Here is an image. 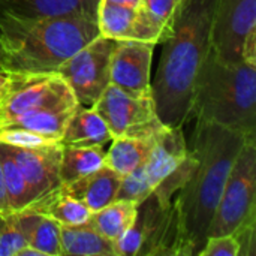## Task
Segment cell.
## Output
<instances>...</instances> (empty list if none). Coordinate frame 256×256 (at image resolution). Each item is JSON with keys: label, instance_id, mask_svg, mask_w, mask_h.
Wrapping results in <instances>:
<instances>
[{"label": "cell", "instance_id": "21", "mask_svg": "<svg viewBox=\"0 0 256 256\" xmlns=\"http://www.w3.org/2000/svg\"><path fill=\"white\" fill-rule=\"evenodd\" d=\"M138 214V204L128 200H116L106 207L93 212L88 224L105 238L117 242L135 224Z\"/></svg>", "mask_w": 256, "mask_h": 256}, {"label": "cell", "instance_id": "15", "mask_svg": "<svg viewBox=\"0 0 256 256\" xmlns=\"http://www.w3.org/2000/svg\"><path fill=\"white\" fill-rule=\"evenodd\" d=\"M122 180L123 177L120 174H117L110 166L104 165L98 171L70 184L62 186L70 196L81 201L93 213L117 200Z\"/></svg>", "mask_w": 256, "mask_h": 256}, {"label": "cell", "instance_id": "33", "mask_svg": "<svg viewBox=\"0 0 256 256\" xmlns=\"http://www.w3.org/2000/svg\"><path fill=\"white\" fill-rule=\"evenodd\" d=\"M108 2L123 4V6H129V8H135V9L141 4V0H108Z\"/></svg>", "mask_w": 256, "mask_h": 256}, {"label": "cell", "instance_id": "1", "mask_svg": "<svg viewBox=\"0 0 256 256\" xmlns=\"http://www.w3.org/2000/svg\"><path fill=\"white\" fill-rule=\"evenodd\" d=\"M248 140L240 130L196 122L192 136L190 168L176 194V255H200L220 200L228 174Z\"/></svg>", "mask_w": 256, "mask_h": 256}, {"label": "cell", "instance_id": "11", "mask_svg": "<svg viewBox=\"0 0 256 256\" xmlns=\"http://www.w3.org/2000/svg\"><path fill=\"white\" fill-rule=\"evenodd\" d=\"M154 46L132 39L116 40L110 62V82L132 94L152 93L150 69Z\"/></svg>", "mask_w": 256, "mask_h": 256}, {"label": "cell", "instance_id": "8", "mask_svg": "<svg viewBox=\"0 0 256 256\" xmlns=\"http://www.w3.org/2000/svg\"><path fill=\"white\" fill-rule=\"evenodd\" d=\"M92 108L102 117L112 138L147 136L165 126L156 114L152 93L132 94L111 82Z\"/></svg>", "mask_w": 256, "mask_h": 256}, {"label": "cell", "instance_id": "18", "mask_svg": "<svg viewBox=\"0 0 256 256\" xmlns=\"http://www.w3.org/2000/svg\"><path fill=\"white\" fill-rule=\"evenodd\" d=\"M12 214L27 244L40 250L45 256H62L60 225L56 220L32 210Z\"/></svg>", "mask_w": 256, "mask_h": 256}, {"label": "cell", "instance_id": "29", "mask_svg": "<svg viewBox=\"0 0 256 256\" xmlns=\"http://www.w3.org/2000/svg\"><path fill=\"white\" fill-rule=\"evenodd\" d=\"M242 62L256 68V28L250 30L242 46Z\"/></svg>", "mask_w": 256, "mask_h": 256}, {"label": "cell", "instance_id": "22", "mask_svg": "<svg viewBox=\"0 0 256 256\" xmlns=\"http://www.w3.org/2000/svg\"><path fill=\"white\" fill-rule=\"evenodd\" d=\"M105 165V150L102 147H72L62 146L58 176L63 186L70 184Z\"/></svg>", "mask_w": 256, "mask_h": 256}, {"label": "cell", "instance_id": "20", "mask_svg": "<svg viewBox=\"0 0 256 256\" xmlns=\"http://www.w3.org/2000/svg\"><path fill=\"white\" fill-rule=\"evenodd\" d=\"M26 210L45 214L58 225H81L88 222L92 212L78 200L70 196L63 186L32 202Z\"/></svg>", "mask_w": 256, "mask_h": 256}, {"label": "cell", "instance_id": "2", "mask_svg": "<svg viewBox=\"0 0 256 256\" xmlns=\"http://www.w3.org/2000/svg\"><path fill=\"white\" fill-rule=\"evenodd\" d=\"M216 0H182L153 78L152 94L159 120L168 128L189 120L198 69L212 46Z\"/></svg>", "mask_w": 256, "mask_h": 256}, {"label": "cell", "instance_id": "12", "mask_svg": "<svg viewBox=\"0 0 256 256\" xmlns=\"http://www.w3.org/2000/svg\"><path fill=\"white\" fill-rule=\"evenodd\" d=\"M8 148L30 188L33 202L62 186L58 176L62 144L40 148L8 146Z\"/></svg>", "mask_w": 256, "mask_h": 256}, {"label": "cell", "instance_id": "9", "mask_svg": "<svg viewBox=\"0 0 256 256\" xmlns=\"http://www.w3.org/2000/svg\"><path fill=\"white\" fill-rule=\"evenodd\" d=\"M116 40L98 36L70 56L57 72L82 106H93L110 84V62Z\"/></svg>", "mask_w": 256, "mask_h": 256}, {"label": "cell", "instance_id": "28", "mask_svg": "<svg viewBox=\"0 0 256 256\" xmlns=\"http://www.w3.org/2000/svg\"><path fill=\"white\" fill-rule=\"evenodd\" d=\"M240 243L234 234L207 237L200 256H238Z\"/></svg>", "mask_w": 256, "mask_h": 256}, {"label": "cell", "instance_id": "23", "mask_svg": "<svg viewBox=\"0 0 256 256\" xmlns=\"http://www.w3.org/2000/svg\"><path fill=\"white\" fill-rule=\"evenodd\" d=\"M75 108H70V110H38V111L24 112V114H20L16 117L2 122L0 129L21 128V129H27V130L36 132V134H40L45 136H51V138H56L60 141L63 129Z\"/></svg>", "mask_w": 256, "mask_h": 256}, {"label": "cell", "instance_id": "26", "mask_svg": "<svg viewBox=\"0 0 256 256\" xmlns=\"http://www.w3.org/2000/svg\"><path fill=\"white\" fill-rule=\"evenodd\" d=\"M0 142L12 147L22 148H40L50 146H58L60 141L51 136H45L21 128H3L0 129Z\"/></svg>", "mask_w": 256, "mask_h": 256}, {"label": "cell", "instance_id": "34", "mask_svg": "<svg viewBox=\"0 0 256 256\" xmlns=\"http://www.w3.org/2000/svg\"><path fill=\"white\" fill-rule=\"evenodd\" d=\"M2 60H3V52H2V45H0V69H2Z\"/></svg>", "mask_w": 256, "mask_h": 256}, {"label": "cell", "instance_id": "24", "mask_svg": "<svg viewBox=\"0 0 256 256\" xmlns=\"http://www.w3.org/2000/svg\"><path fill=\"white\" fill-rule=\"evenodd\" d=\"M0 165L3 172V182H4V190L8 196V206L10 213H18L26 210L32 202L33 196L30 192V188L15 162L14 156L10 154L6 144L0 142Z\"/></svg>", "mask_w": 256, "mask_h": 256}, {"label": "cell", "instance_id": "19", "mask_svg": "<svg viewBox=\"0 0 256 256\" xmlns=\"http://www.w3.org/2000/svg\"><path fill=\"white\" fill-rule=\"evenodd\" d=\"M62 256H116L114 242L99 234L88 222L60 225Z\"/></svg>", "mask_w": 256, "mask_h": 256}, {"label": "cell", "instance_id": "4", "mask_svg": "<svg viewBox=\"0 0 256 256\" xmlns=\"http://www.w3.org/2000/svg\"><path fill=\"white\" fill-rule=\"evenodd\" d=\"M190 118L256 136V68L225 62L210 48L195 78Z\"/></svg>", "mask_w": 256, "mask_h": 256}, {"label": "cell", "instance_id": "25", "mask_svg": "<svg viewBox=\"0 0 256 256\" xmlns=\"http://www.w3.org/2000/svg\"><path fill=\"white\" fill-rule=\"evenodd\" d=\"M135 8L111 3L108 0H99L96 14L99 34L114 40L128 39L135 18Z\"/></svg>", "mask_w": 256, "mask_h": 256}, {"label": "cell", "instance_id": "17", "mask_svg": "<svg viewBox=\"0 0 256 256\" xmlns=\"http://www.w3.org/2000/svg\"><path fill=\"white\" fill-rule=\"evenodd\" d=\"M165 128L166 126H164L159 132L147 136L112 138L110 148L105 152V165L122 177L129 176L148 158Z\"/></svg>", "mask_w": 256, "mask_h": 256}, {"label": "cell", "instance_id": "6", "mask_svg": "<svg viewBox=\"0 0 256 256\" xmlns=\"http://www.w3.org/2000/svg\"><path fill=\"white\" fill-rule=\"evenodd\" d=\"M76 105L78 100L58 72L14 74L0 94V123L30 111L70 110Z\"/></svg>", "mask_w": 256, "mask_h": 256}, {"label": "cell", "instance_id": "5", "mask_svg": "<svg viewBox=\"0 0 256 256\" xmlns=\"http://www.w3.org/2000/svg\"><path fill=\"white\" fill-rule=\"evenodd\" d=\"M255 188L256 140H248L228 174L207 237L236 234L255 219Z\"/></svg>", "mask_w": 256, "mask_h": 256}, {"label": "cell", "instance_id": "31", "mask_svg": "<svg viewBox=\"0 0 256 256\" xmlns=\"http://www.w3.org/2000/svg\"><path fill=\"white\" fill-rule=\"evenodd\" d=\"M15 256H45L40 250H38V249H34L33 246H30V244H26L24 248H21L18 252H16V255Z\"/></svg>", "mask_w": 256, "mask_h": 256}, {"label": "cell", "instance_id": "16", "mask_svg": "<svg viewBox=\"0 0 256 256\" xmlns=\"http://www.w3.org/2000/svg\"><path fill=\"white\" fill-rule=\"evenodd\" d=\"M112 141V135L102 117L92 108L78 105L70 114L62 138V146L72 147H104Z\"/></svg>", "mask_w": 256, "mask_h": 256}, {"label": "cell", "instance_id": "30", "mask_svg": "<svg viewBox=\"0 0 256 256\" xmlns=\"http://www.w3.org/2000/svg\"><path fill=\"white\" fill-rule=\"evenodd\" d=\"M0 213H10V212H9V206H8L6 190H4V182H3L2 165H0Z\"/></svg>", "mask_w": 256, "mask_h": 256}, {"label": "cell", "instance_id": "10", "mask_svg": "<svg viewBox=\"0 0 256 256\" xmlns=\"http://www.w3.org/2000/svg\"><path fill=\"white\" fill-rule=\"evenodd\" d=\"M256 28V0H216L212 50L225 62H242L246 34Z\"/></svg>", "mask_w": 256, "mask_h": 256}, {"label": "cell", "instance_id": "13", "mask_svg": "<svg viewBox=\"0 0 256 256\" xmlns=\"http://www.w3.org/2000/svg\"><path fill=\"white\" fill-rule=\"evenodd\" d=\"M180 4L182 0H141L128 39L154 45L164 42L172 28Z\"/></svg>", "mask_w": 256, "mask_h": 256}, {"label": "cell", "instance_id": "3", "mask_svg": "<svg viewBox=\"0 0 256 256\" xmlns=\"http://www.w3.org/2000/svg\"><path fill=\"white\" fill-rule=\"evenodd\" d=\"M98 36V24L88 18H28L0 12L2 69L10 74L57 72Z\"/></svg>", "mask_w": 256, "mask_h": 256}, {"label": "cell", "instance_id": "32", "mask_svg": "<svg viewBox=\"0 0 256 256\" xmlns=\"http://www.w3.org/2000/svg\"><path fill=\"white\" fill-rule=\"evenodd\" d=\"M12 75H14V74L0 69V94H2V93L4 92V88L9 86V82H10V80H12Z\"/></svg>", "mask_w": 256, "mask_h": 256}, {"label": "cell", "instance_id": "14", "mask_svg": "<svg viewBox=\"0 0 256 256\" xmlns=\"http://www.w3.org/2000/svg\"><path fill=\"white\" fill-rule=\"evenodd\" d=\"M99 0H0V12L28 18L78 16L96 21Z\"/></svg>", "mask_w": 256, "mask_h": 256}, {"label": "cell", "instance_id": "7", "mask_svg": "<svg viewBox=\"0 0 256 256\" xmlns=\"http://www.w3.org/2000/svg\"><path fill=\"white\" fill-rule=\"evenodd\" d=\"M188 156L189 147L183 135V126H166L148 158L129 176L123 177L117 200H128L136 204L142 202L182 166Z\"/></svg>", "mask_w": 256, "mask_h": 256}, {"label": "cell", "instance_id": "27", "mask_svg": "<svg viewBox=\"0 0 256 256\" xmlns=\"http://www.w3.org/2000/svg\"><path fill=\"white\" fill-rule=\"evenodd\" d=\"M26 244L27 242L14 220V214L0 213V256H15Z\"/></svg>", "mask_w": 256, "mask_h": 256}]
</instances>
